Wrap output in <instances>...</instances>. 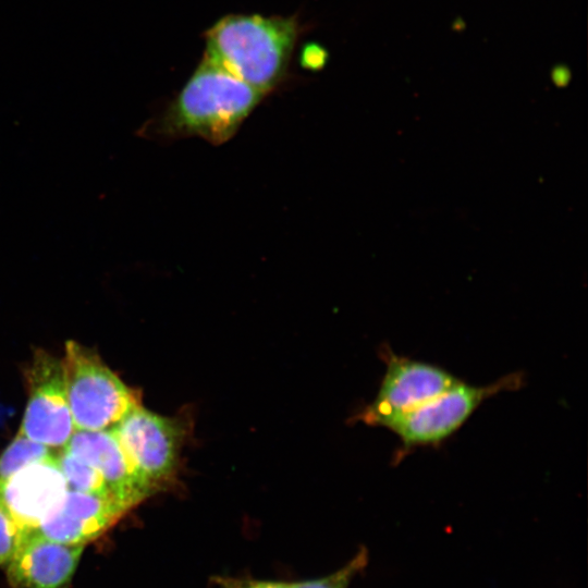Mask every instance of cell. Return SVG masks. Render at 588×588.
Instances as JSON below:
<instances>
[{"mask_svg":"<svg viewBox=\"0 0 588 588\" xmlns=\"http://www.w3.org/2000/svg\"><path fill=\"white\" fill-rule=\"evenodd\" d=\"M266 96L204 57L179 95L154 122L167 138L198 136L212 144L230 139Z\"/></svg>","mask_w":588,"mask_h":588,"instance_id":"1","label":"cell"},{"mask_svg":"<svg viewBox=\"0 0 588 588\" xmlns=\"http://www.w3.org/2000/svg\"><path fill=\"white\" fill-rule=\"evenodd\" d=\"M297 34L294 16L232 14L206 32L204 57L267 95L285 77Z\"/></svg>","mask_w":588,"mask_h":588,"instance_id":"2","label":"cell"},{"mask_svg":"<svg viewBox=\"0 0 588 588\" xmlns=\"http://www.w3.org/2000/svg\"><path fill=\"white\" fill-rule=\"evenodd\" d=\"M62 366L75 430L112 429L142 404L138 391L126 385L94 350L76 341H66Z\"/></svg>","mask_w":588,"mask_h":588,"instance_id":"3","label":"cell"},{"mask_svg":"<svg viewBox=\"0 0 588 588\" xmlns=\"http://www.w3.org/2000/svg\"><path fill=\"white\" fill-rule=\"evenodd\" d=\"M192 428L187 415L167 417L140 404L112 430L137 473L155 494L171 488L176 481L182 451Z\"/></svg>","mask_w":588,"mask_h":588,"instance_id":"4","label":"cell"},{"mask_svg":"<svg viewBox=\"0 0 588 588\" xmlns=\"http://www.w3.org/2000/svg\"><path fill=\"white\" fill-rule=\"evenodd\" d=\"M28 400L20 432L53 450L63 449L75 427L70 412L62 359L36 350L26 372Z\"/></svg>","mask_w":588,"mask_h":588,"instance_id":"5","label":"cell"},{"mask_svg":"<svg viewBox=\"0 0 588 588\" xmlns=\"http://www.w3.org/2000/svg\"><path fill=\"white\" fill-rule=\"evenodd\" d=\"M518 383L513 376L487 387L462 382L401 415L387 425L407 446L438 443L473 414L479 404L492 394Z\"/></svg>","mask_w":588,"mask_h":588,"instance_id":"6","label":"cell"},{"mask_svg":"<svg viewBox=\"0 0 588 588\" xmlns=\"http://www.w3.org/2000/svg\"><path fill=\"white\" fill-rule=\"evenodd\" d=\"M457 382L456 378L436 366L391 356L378 395L359 419L368 425L387 427Z\"/></svg>","mask_w":588,"mask_h":588,"instance_id":"7","label":"cell"},{"mask_svg":"<svg viewBox=\"0 0 588 588\" xmlns=\"http://www.w3.org/2000/svg\"><path fill=\"white\" fill-rule=\"evenodd\" d=\"M56 455L22 468L0 490V500L23 532L36 530L69 490Z\"/></svg>","mask_w":588,"mask_h":588,"instance_id":"8","label":"cell"},{"mask_svg":"<svg viewBox=\"0 0 588 588\" xmlns=\"http://www.w3.org/2000/svg\"><path fill=\"white\" fill-rule=\"evenodd\" d=\"M84 548V544L54 541L36 530L24 532L5 566L8 580L13 588H65Z\"/></svg>","mask_w":588,"mask_h":588,"instance_id":"9","label":"cell"},{"mask_svg":"<svg viewBox=\"0 0 588 588\" xmlns=\"http://www.w3.org/2000/svg\"><path fill=\"white\" fill-rule=\"evenodd\" d=\"M132 509L113 494L68 490L63 502L36 529L69 544H86L117 524Z\"/></svg>","mask_w":588,"mask_h":588,"instance_id":"10","label":"cell"},{"mask_svg":"<svg viewBox=\"0 0 588 588\" xmlns=\"http://www.w3.org/2000/svg\"><path fill=\"white\" fill-rule=\"evenodd\" d=\"M64 448L94 466L110 491L131 509L152 495L112 429L75 430Z\"/></svg>","mask_w":588,"mask_h":588,"instance_id":"11","label":"cell"},{"mask_svg":"<svg viewBox=\"0 0 588 588\" xmlns=\"http://www.w3.org/2000/svg\"><path fill=\"white\" fill-rule=\"evenodd\" d=\"M56 460L69 490L83 493L113 494L101 474L94 466L65 448L58 450Z\"/></svg>","mask_w":588,"mask_h":588,"instance_id":"12","label":"cell"},{"mask_svg":"<svg viewBox=\"0 0 588 588\" xmlns=\"http://www.w3.org/2000/svg\"><path fill=\"white\" fill-rule=\"evenodd\" d=\"M57 452L58 450L35 442L19 431L0 455V490L22 468L51 458Z\"/></svg>","mask_w":588,"mask_h":588,"instance_id":"13","label":"cell"},{"mask_svg":"<svg viewBox=\"0 0 588 588\" xmlns=\"http://www.w3.org/2000/svg\"><path fill=\"white\" fill-rule=\"evenodd\" d=\"M368 563V552L360 549L345 565L322 577L292 581L291 588H348L353 578Z\"/></svg>","mask_w":588,"mask_h":588,"instance_id":"14","label":"cell"},{"mask_svg":"<svg viewBox=\"0 0 588 588\" xmlns=\"http://www.w3.org/2000/svg\"><path fill=\"white\" fill-rule=\"evenodd\" d=\"M24 532L0 500V566H7L15 554Z\"/></svg>","mask_w":588,"mask_h":588,"instance_id":"15","label":"cell"},{"mask_svg":"<svg viewBox=\"0 0 588 588\" xmlns=\"http://www.w3.org/2000/svg\"><path fill=\"white\" fill-rule=\"evenodd\" d=\"M215 588H291L292 581L260 579L249 576H213Z\"/></svg>","mask_w":588,"mask_h":588,"instance_id":"16","label":"cell"},{"mask_svg":"<svg viewBox=\"0 0 588 588\" xmlns=\"http://www.w3.org/2000/svg\"><path fill=\"white\" fill-rule=\"evenodd\" d=\"M326 60V53L319 46L308 45L303 51V62L309 69L320 68Z\"/></svg>","mask_w":588,"mask_h":588,"instance_id":"17","label":"cell"}]
</instances>
